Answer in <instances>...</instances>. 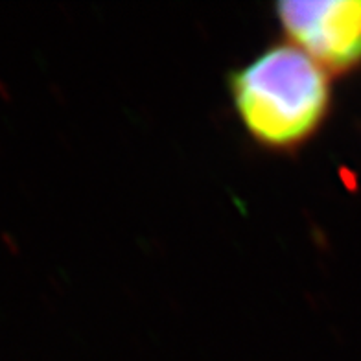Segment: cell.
<instances>
[{
  "instance_id": "obj_1",
  "label": "cell",
  "mask_w": 361,
  "mask_h": 361,
  "mask_svg": "<svg viewBox=\"0 0 361 361\" xmlns=\"http://www.w3.org/2000/svg\"><path fill=\"white\" fill-rule=\"evenodd\" d=\"M245 129L267 147L299 146L317 131L330 105L326 72L297 47H273L231 78Z\"/></svg>"
},
{
  "instance_id": "obj_2",
  "label": "cell",
  "mask_w": 361,
  "mask_h": 361,
  "mask_svg": "<svg viewBox=\"0 0 361 361\" xmlns=\"http://www.w3.org/2000/svg\"><path fill=\"white\" fill-rule=\"evenodd\" d=\"M276 13L297 48L319 65L343 72L361 61V0L281 2Z\"/></svg>"
}]
</instances>
